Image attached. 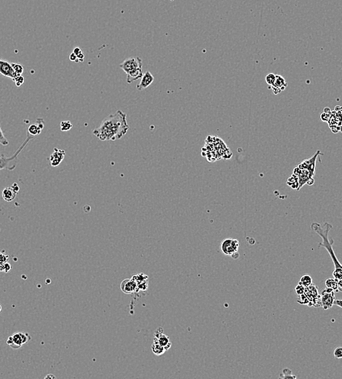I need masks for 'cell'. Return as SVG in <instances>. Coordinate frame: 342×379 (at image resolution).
I'll list each match as a JSON object with an SVG mask.
<instances>
[{
	"instance_id": "9",
	"label": "cell",
	"mask_w": 342,
	"mask_h": 379,
	"mask_svg": "<svg viewBox=\"0 0 342 379\" xmlns=\"http://www.w3.org/2000/svg\"><path fill=\"white\" fill-rule=\"evenodd\" d=\"M131 279L136 283L138 285V287L139 290L142 291H146L148 289L149 286V281H148V276L146 275L143 273H139L137 274L133 275Z\"/></svg>"
},
{
	"instance_id": "28",
	"label": "cell",
	"mask_w": 342,
	"mask_h": 379,
	"mask_svg": "<svg viewBox=\"0 0 342 379\" xmlns=\"http://www.w3.org/2000/svg\"><path fill=\"white\" fill-rule=\"evenodd\" d=\"M333 354H334L335 358L336 359H342V346H338L335 348L334 351H333Z\"/></svg>"
},
{
	"instance_id": "13",
	"label": "cell",
	"mask_w": 342,
	"mask_h": 379,
	"mask_svg": "<svg viewBox=\"0 0 342 379\" xmlns=\"http://www.w3.org/2000/svg\"><path fill=\"white\" fill-rule=\"evenodd\" d=\"M65 156V151L63 150H58L54 148V151L50 155L49 160L50 161V165L53 167H56L60 165L62 160H63Z\"/></svg>"
},
{
	"instance_id": "18",
	"label": "cell",
	"mask_w": 342,
	"mask_h": 379,
	"mask_svg": "<svg viewBox=\"0 0 342 379\" xmlns=\"http://www.w3.org/2000/svg\"><path fill=\"white\" fill-rule=\"evenodd\" d=\"M151 348H152V352H153L155 355H157V356H161V355H162L163 354H165V351H167V350H166L163 346H161L158 342L155 341V340H154V342L152 344V347H151Z\"/></svg>"
},
{
	"instance_id": "5",
	"label": "cell",
	"mask_w": 342,
	"mask_h": 379,
	"mask_svg": "<svg viewBox=\"0 0 342 379\" xmlns=\"http://www.w3.org/2000/svg\"><path fill=\"white\" fill-rule=\"evenodd\" d=\"M119 66L127 74L130 71L135 68L143 66V61L139 57H132V58H127L122 63L119 65Z\"/></svg>"
},
{
	"instance_id": "29",
	"label": "cell",
	"mask_w": 342,
	"mask_h": 379,
	"mask_svg": "<svg viewBox=\"0 0 342 379\" xmlns=\"http://www.w3.org/2000/svg\"><path fill=\"white\" fill-rule=\"evenodd\" d=\"M295 292H296V294H297L298 295H302L304 293L305 287L303 286H302V285L298 284L297 286L295 287Z\"/></svg>"
},
{
	"instance_id": "39",
	"label": "cell",
	"mask_w": 342,
	"mask_h": 379,
	"mask_svg": "<svg viewBox=\"0 0 342 379\" xmlns=\"http://www.w3.org/2000/svg\"><path fill=\"white\" fill-rule=\"evenodd\" d=\"M0 159H1V157H0Z\"/></svg>"
},
{
	"instance_id": "10",
	"label": "cell",
	"mask_w": 342,
	"mask_h": 379,
	"mask_svg": "<svg viewBox=\"0 0 342 379\" xmlns=\"http://www.w3.org/2000/svg\"><path fill=\"white\" fill-rule=\"evenodd\" d=\"M320 154V150L317 151L316 153H315L312 157H311L310 158L306 159V160H303L302 162L298 164L297 166L299 167L300 169H309V171H311L312 172H313V173L315 174V166H316V161Z\"/></svg>"
},
{
	"instance_id": "4",
	"label": "cell",
	"mask_w": 342,
	"mask_h": 379,
	"mask_svg": "<svg viewBox=\"0 0 342 379\" xmlns=\"http://www.w3.org/2000/svg\"><path fill=\"white\" fill-rule=\"evenodd\" d=\"M239 246V242L237 239L228 238L221 241V249L226 255L231 256L234 252L238 251Z\"/></svg>"
},
{
	"instance_id": "8",
	"label": "cell",
	"mask_w": 342,
	"mask_h": 379,
	"mask_svg": "<svg viewBox=\"0 0 342 379\" xmlns=\"http://www.w3.org/2000/svg\"><path fill=\"white\" fill-rule=\"evenodd\" d=\"M120 289L125 294H132L139 291L138 285L131 278L124 279L120 284Z\"/></svg>"
},
{
	"instance_id": "14",
	"label": "cell",
	"mask_w": 342,
	"mask_h": 379,
	"mask_svg": "<svg viewBox=\"0 0 342 379\" xmlns=\"http://www.w3.org/2000/svg\"><path fill=\"white\" fill-rule=\"evenodd\" d=\"M154 80H155V78H154L153 75L150 72H146L143 74V76H142L140 83L137 85V88H138V90H143L146 89V88H148L149 85H152Z\"/></svg>"
},
{
	"instance_id": "38",
	"label": "cell",
	"mask_w": 342,
	"mask_h": 379,
	"mask_svg": "<svg viewBox=\"0 0 342 379\" xmlns=\"http://www.w3.org/2000/svg\"><path fill=\"white\" fill-rule=\"evenodd\" d=\"M170 1H174V0H170Z\"/></svg>"
},
{
	"instance_id": "7",
	"label": "cell",
	"mask_w": 342,
	"mask_h": 379,
	"mask_svg": "<svg viewBox=\"0 0 342 379\" xmlns=\"http://www.w3.org/2000/svg\"><path fill=\"white\" fill-rule=\"evenodd\" d=\"M154 340L158 342L161 346H163L167 351L172 346V343H171L170 338H169V337L167 335L164 334L163 330H162V328H159L155 331Z\"/></svg>"
},
{
	"instance_id": "33",
	"label": "cell",
	"mask_w": 342,
	"mask_h": 379,
	"mask_svg": "<svg viewBox=\"0 0 342 379\" xmlns=\"http://www.w3.org/2000/svg\"><path fill=\"white\" fill-rule=\"evenodd\" d=\"M337 288H338V292H342V279L338 280V281Z\"/></svg>"
},
{
	"instance_id": "21",
	"label": "cell",
	"mask_w": 342,
	"mask_h": 379,
	"mask_svg": "<svg viewBox=\"0 0 342 379\" xmlns=\"http://www.w3.org/2000/svg\"><path fill=\"white\" fill-rule=\"evenodd\" d=\"M338 281V280L336 279L335 278H333V277L326 279V287L331 288V289H333L335 291V292H338V288H337Z\"/></svg>"
},
{
	"instance_id": "24",
	"label": "cell",
	"mask_w": 342,
	"mask_h": 379,
	"mask_svg": "<svg viewBox=\"0 0 342 379\" xmlns=\"http://www.w3.org/2000/svg\"><path fill=\"white\" fill-rule=\"evenodd\" d=\"M276 80V75L274 74H269L266 76L265 78V80H266V83L269 85V87H271V85H274V82H275Z\"/></svg>"
},
{
	"instance_id": "31",
	"label": "cell",
	"mask_w": 342,
	"mask_h": 379,
	"mask_svg": "<svg viewBox=\"0 0 342 379\" xmlns=\"http://www.w3.org/2000/svg\"><path fill=\"white\" fill-rule=\"evenodd\" d=\"M14 82L16 83V86L19 87V86H21V85L23 83V82H24V78H23L22 75H21V76H18V78H16V80H14Z\"/></svg>"
},
{
	"instance_id": "12",
	"label": "cell",
	"mask_w": 342,
	"mask_h": 379,
	"mask_svg": "<svg viewBox=\"0 0 342 379\" xmlns=\"http://www.w3.org/2000/svg\"><path fill=\"white\" fill-rule=\"evenodd\" d=\"M320 301H321V306L324 310H328L332 308L335 301V292L333 291L331 292L323 294Z\"/></svg>"
},
{
	"instance_id": "27",
	"label": "cell",
	"mask_w": 342,
	"mask_h": 379,
	"mask_svg": "<svg viewBox=\"0 0 342 379\" xmlns=\"http://www.w3.org/2000/svg\"><path fill=\"white\" fill-rule=\"evenodd\" d=\"M0 145L3 146H7L9 145V141L4 137V134L1 130V125H0Z\"/></svg>"
},
{
	"instance_id": "19",
	"label": "cell",
	"mask_w": 342,
	"mask_h": 379,
	"mask_svg": "<svg viewBox=\"0 0 342 379\" xmlns=\"http://www.w3.org/2000/svg\"><path fill=\"white\" fill-rule=\"evenodd\" d=\"M312 284V276L309 274L303 275V276L300 278L299 282H298V284L302 285V286H304L305 288L308 287V286H310Z\"/></svg>"
},
{
	"instance_id": "36",
	"label": "cell",
	"mask_w": 342,
	"mask_h": 379,
	"mask_svg": "<svg viewBox=\"0 0 342 379\" xmlns=\"http://www.w3.org/2000/svg\"><path fill=\"white\" fill-rule=\"evenodd\" d=\"M45 379H48V378H56V377H55V375H52V374H49V375H46V376L45 377Z\"/></svg>"
},
{
	"instance_id": "37",
	"label": "cell",
	"mask_w": 342,
	"mask_h": 379,
	"mask_svg": "<svg viewBox=\"0 0 342 379\" xmlns=\"http://www.w3.org/2000/svg\"><path fill=\"white\" fill-rule=\"evenodd\" d=\"M1 309H2V307H1V305L0 304V312L1 311Z\"/></svg>"
},
{
	"instance_id": "22",
	"label": "cell",
	"mask_w": 342,
	"mask_h": 379,
	"mask_svg": "<svg viewBox=\"0 0 342 379\" xmlns=\"http://www.w3.org/2000/svg\"><path fill=\"white\" fill-rule=\"evenodd\" d=\"M280 378H283V379L296 378V375H292V371H291V370H289L288 368H285V369H283V371H282V373L280 375Z\"/></svg>"
},
{
	"instance_id": "11",
	"label": "cell",
	"mask_w": 342,
	"mask_h": 379,
	"mask_svg": "<svg viewBox=\"0 0 342 379\" xmlns=\"http://www.w3.org/2000/svg\"><path fill=\"white\" fill-rule=\"evenodd\" d=\"M19 191V187L16 183H14L11 187H6L2 192V197L5 201L10 202L16 198L17 193Z\"/></svg>"
},
{
	"instance_id": "1",
	"label": "cell",
	"mask_w": 342,
	"mask_h": 379,
	"mask_svg": "<svg viewBox=\"0 0 342 379\" xmlns=\"http://www.w3.org/2000/svg\"><path fill=\"white\" fill-rule=\"evenodd\" d=\"M128 129L127 115L118 110L103 119L99 126L93 131V134L100 141H115L124 137Z\"/></svg>"
},
{
	"instance_id": "26",
	"label": "cell",
	"mask_w": 342,
	"mask_h": 379,
	"mask_svg": "<svg viewBox=\"0 0 342 379\" xmlns=\"http://www.w3.org/2000/svg\"><path fill=\"white\" fill-rule=\"evenodd\" d=\"M298 296H299V298H298L297 302L298 303H299L300 304L306 305V304H308V303H312V302H310V301L308 299V298L306 296V295H305L304 293Z\"/></svg>"
},
{
	"instance_id": "6",
	"label": "cell",
	"mask_w": 342,
	"mask_h": 379,
	"mask_svg": "<svg viewBox=\"0 0 342 379\" xmlns=\"http://www.w3.org/2000/svg\"><path fill=\"white\" fill-rule=\"evenodd\" d=\"M0 74L3 76L7 77V78L13 79V80H16V78L19 76L15 72L14 69L12 66V63L4 61V60L1 59V58H0Z\"/></svg>"
},
{
	"instance_id": "34",
	"label": "cell",
	"mask_w": 342,
	"mask_h": 379,
	"mask_svg": "<svg viewBox=\"0 0 342 379\" xmlns=\"http://www.w3.org/2000/svg\"><path fill=\"white\" fill-rule=\"evenodd\" d=\"M239 253H238V251H236V252H234V254H232V255H231V257H232L233 259H234V260L238 259V258H239Z\"/></svg>"
},
{
	"instance_id": "15",
	"label": "cell",
	"mask_w": 342,
	"mask_h": 379,
	"mask_svg": "<svg viewBox=\"0 0 342 379\" xmlns=\"http://www.w3.org/2000/svg\"><path fill=\"white\" fill-rule=\"evenodd\" d=\"M286 87H287V83H286L285 78L280 75H276L275 82H274V85H271L270 88H271L273 93L274 94H279L280 92L285 89Z\"/></svg>"
},
{
	"instance_id": "2",
	"label": "cell",
	"mask_w": 342,
	"mask_h": 379,
	"mask_svg": "<svg viewBox=\"0 0 342 379\" xmlns=\"http://www.w3.org/2000/svg\"><path fill=\"white\" fill-rule=\"evenodd\" d=\"M311 228L315 233H317L318 236L321 237L322 242H320L318 244V246L325 248L328 251V254H330V257H331L333 264H334V270H342V264L339 262L336 254H335L334 250H333V245L334 244V241L333 239H329L330 231L333 228L332 225L326 222H324L323 226H321L320 223L312 222L311 225Z\"/></svg>"
},
{
	"instance_id": "3",
	"label": "cell",
	"mask_w": 342,
	"mask_h": 379,
	"mask_svg": "<svg viewBox=\"0 0 342 379\" xmlns=\"http://www.w3.org/2000/svg\"><path fill=\"white\" fill-rule=\"evenodd\" d=\"M31 339V335L28 333L17 332L10 336L7 340V344L13 349L20 348L23 345L26 344Z\"/></svg>"
},
{
	"instance_id": "32",
	"label": "cell",
	"mask_w": 342,
	"mask_h": 379,
	"mask_svg": "<svg viewBox=\"0 0 342 379\" xmlns=\"http://www.w3.org/2000/svg\"><path fill=\"white\" fill-rule=\"evenodd\" d=\"M333 305H336V306L340 307V308H342V300L335 299L334 303H333Z\"/></svg>"
},
{
	"instance_id": "17",
	"label": "cell",
	"mask_w": 342,
	"mask_h": 379,
	"mask_svg": "<svg viewBox=\"0 0 342 379\" xmlns=\"http://www.w3.org/2000/svg\"><path fill=\"white\" fill-rule=\"evenodd\" d=\"M143 75L142 67H138L132 69L127 74V83H132L135 80L141 78Z\"/></svg>"
},
{
	"instance_id": "30",
	"label": "cell",
	"mask_w": 342,
	"mask_h": 379,
	"mask_svg": "<svg viewBox=\"0 0 342 379\" xmlns=\"http://www.w3.org/2000/svg\"><path fill=\"white\" fill-rule=\"evenodd\" d=\"M9 261V256L5 253L0 251V263H5Z\"/></svg>"
},
{
	"instance_id": "35",
	"label": "cell",
	"mask_w": 342,
	"mask_h": 379,
	"mask_svg": "<svg viewBox=\"0 0 342 379\" xmlns=\"http://www.w3.org/2000/svg\"><path fill=\"white\" fill-rule=\"evenodd\" d=\"M77 55L75 54V53H73L71 55V56H69V58H70V60H71V61H76V59H77L76 58H77Z\"/></svg>"
},
{
	"instance_id": "20",
	"label": "cell",
	"mask_w": 342,
	"mask_h": 379,
	"mask_svg": "<svg viewBox=\"0 0 342 379\" xmlns=\"http://www.w3.org/2000/svg\"><path fill=\"white\" fill-rule=\"evenodd\" d=\"M287 184L289 185L291 188L293 190H298V180L297 177L294 174H292L291 177H290L288 179L287 181Z\"/></svg>"
},
{
	"instance_id": "25",
	"label": "cell",
	"mask_w": 342,
	"mask_h": 379,
	"mask_svg": "<svg viewBox=\"0 0 342 379\" xmlns=\"http://www.w3.org/2000/svg\"><path fill=\"white\" fill-rule=\"evenodd\" d=\"M12 66H13V69H14L15 72H16V74L18 75H22V73L23 72V66L20 63H12Z\"/></svg>"
},
{
	"instance_id": "23",
	"label": "cell",
	"mask_w": 342,
	"mask_h": 379,
	"mask_svg": "<svg viewBox=\"0 0 342 379\" xmlns=\"http://www.w3.org/2000/svg\"><path fill=\"white\" fill-rule=\"evenodd\" d=\"M60 126H61V130L62 131H68L71 130L73 125L70 121H62L60 124Z\"/></svg>"
},
{
	"instance_id": "16",
	"label": "cell",
	"mask_w": 342,
	"mask_h": 379,
	"mask_svg": "<svg viewBox=\"0 0 342 379\" xmlns=\"http://www.w3.org/2000/svg\"><path fill=\"white\" fill-rule=\"evenodd\" d=\"M43 119L38 118L36 123L30 125L28 128V133L31 136H38L41 134L45 125Z\"/></svg>"
}]
</instances>
